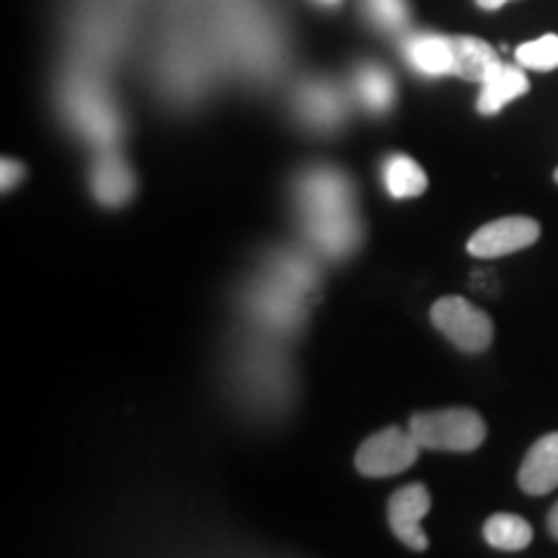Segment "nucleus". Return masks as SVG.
Returning a JSON list of instances; mask_svg holds the SVG:
<instances>
[{
    "label": "nucleus",
    "instance_id": "f257e3e1",
    "mask_svg": "<svg viewBox=\"0 0 558 558\" xmlns=\"http://www.w3.org/2000/svg\"><path fill=\"white\" fill-rule=\"evenodd\" d=\"M411 435L427 450L471 452L484 445L486 424L471 409H445L414 414L409 424Z\"/></svg>",
    "mask_w": 558,
    "mask_h": 558
},
{
    "label": "nucleus",
    "instance_id": "f03ea898",
    "mask_svg": "<svg viewBox=\"0 0 558 558\" xmlns=\"http://www.w3.org/2000/svg\"><path fill=\"white\" fill-rule=\"evenodd\" d=\"M432 324L463 352H484L494 339V324L471 300L450 295L432 305Z\"/></svg>",
    "mask_w": 558,
    "mask_h": 558
},
{
    "label": "nucleus",
    "instance_id": "7ed1b4c3",
    "mask_svg": "<svg viewBox=\"0 0 558 558\" xmlns=\"http://www.w3.org/2000/svg\"><path fill=\"white\" fill-rule=\"evenodd\" d=\"M418 448L422 445L416 442L411 429L388 427L360 445L354 465L367 478H388L411 469L418 458Z\"/></svg>",
    "mask_w": 558,
    "mask_h": 558
},
{
    "label": "nucleus",
    "instance_id": "20e7f679",
    "mask_svg": "<svg viewBox=\"0 0 558 558\" xmlns=\"http://www.w3.org/2000/svg\"><path fill=\"white\" fill-rule=\"evenodd\" d=\"M541 235V226L533 218H522V215H512V218H499L494 222H486L478 228L469 241V254L476 259H499V256L514 254L533 246Z\"/></svg>",
    "mask_w": 558,
    "mask_h": 558
},
{
    "label": "nucleus",
    "instance_id": "39448f33",
    "mask_svg": "<svg viewBox=\"0 0 558 558\" xmlns=\"http://www.w3.org/2000/svg\"><path fill=\"white\" fill-rule=\"evenodd\" d=\"M429 492L422 484H409L399 488L388 501V522L393 527L396 538L411 550H424L429 546L427 535L418 527L422 518H427L429 512Z\"/></svg>",
    "mask_w": 558,
    "mask_h": 558
},
{
    "label": "nucleus",
    "instance_id": "423d86ee",
    "mask_svg": "<svg viewBox=\"0 0 558 558\" xmlns=\"http://www.w3.org/2000/svg\"><path fill=\"white\" fill-rule=\"evenodd\" d=\"M300 197L308 213V222L349 215V205H352V190H349L347 179L333 171L308 173L300 186Z\"/></svg>",
    "mask_w": 558,
    "mask_h": 558
},
{
    "label": "nucleus",
    "instance_id": "0eeeda50",
    "mask_svg": "<svg viewBox=\"0 0 558 558\" xmlns=\"http://www.w3.org/2000/svg\"><path fill=\"white\" fill-rule=\"evenodd\" d=\"M520 488L533 497L550 494L558 486V432L541 437L520 465Z\"/></svg>",
    "mask_w": 558,
    "mask_h": 558
},
{
    "label": "nucleus",
    "instance_id": "6e6552de",
    "mask_svg": "<svg viewBox=\"0 0 558 558\" xmlns=\"http://www.w3.org/2000/svg\"><path fill=\"white\" fill-rule=\"evenodd\" d=\"M501 65L497 50L478 37H452V73L471 83H484Z\"/></svg>",
    "mask_w": 558,
    "mask_h": 558
},
{
    "label": "nucleus",
    "instance_id": "1a4fd4ad",
    "mask_svg": "<svg viewBox=\"0 0 558 558\" xmlns=\"http://www.w3.org/2000/svg\"><path fill=\"white\" fill-rule=\"evenodd\" d=\"M411 68L424 75H450L452 73V37L442 34H414L403 45Z\"/></svg>",
    "mask_w": 558,
    "mask_h": 558
},
{
    "label": "nucleus",
    "instance_id": "9d476101",
    "mask_svg": "<svg viewBox=\"0 0 558 558\" xmlns=\"http://www.w3.org/2000/svg\"><path fill=\"white\" fill-rule=\"evenodd\" d=\"M527 90H530V81L527 75L522 73V65L512 68L501 62V65L484 81V88H481V96H478V111L486 117L497 114V111L505 109L509 101L525 96Z\"/></svg>",
    "mask_w": 558,
    "mask_h": 558
},
{
    "label": "nucleus",
    "instance_id": "9b49d317",
    "mask_svg": "<svg viewBox=\"0 0 558 558\" xmlns=\"http://www.w3.org/2000/svg\"><path fill=\"white\" fill-rule=\"evenodd\" d=\"M90 190L104 205L114 207L130 199L132 190H135V179L122 158L117 156H101L94 166V177H90Z\"/></svg>",
    "mask_w": 558,
    "mask_h": 558
},
{
    "label": "nucleus",
    "instance_id": "f8f14e48",
    "mask_svg": "<svg viewBox=\"0 0 558 558\" xmlns=\"http://www.w3.org/2000/svg\"><path fill=\"white\" fill-rule=\"evenodd\" d=\"M383 177H386V190L396 199L418 197L427 190V173L418 169L416 160H411L409 156H390Z\"/></svg>",
    "mask_w": 558,
    "mask_h": 558
},
{
    "label": "nucleus",
    "instance_id": "ddd939ff",
    "mask_svg": "<svg viewBox=\"0 0 558 558\" xmlns=\"http://www.w3.org/2000/svg\"><path fill=\"white\" fill-rule=\"evenodd\" d=\"M484 538L492 548L499 550H522L533 541V527L518 514H494L486 520L484 525Z\"/></svg>",
    "mask_w": 558,
    "mask_h": 558
},
{
    "label": "nucleus",
    "instance_id": "4468645a",
    "mask_svg": "<svg viewBox=\"0 0 558 558\" xmlns=\"http://www.w3.org/2000/svg\"><path fill=\"white\" fill-rule=\"evenodd\" d=\"M357 88H360L362 101H365V107L369 111H386L390 104H393V96H396L393 78L388 75V70H383L378 65H367L360 70Z\"/></svg>",
    "mask_w": 558,
    "mask_h": 558
},
{
    "label": "nucleus",
    "instance_id": "2eb2a0df",
    "mask_svg": "<svg viewBox=\"0 0 558 558\" xmlns=\"http://www.w3.org/2000/svg\"><path fill=\"white\" fill-rule=\"evenodd\" d=\"M514 58L522 68L527 70H556L558 68V34H546V37L525 41L518 47Z\"/></svg>",
    "mask_w": 558,
    "mask_h": 558
},
{
    "label": "nucleus",
    "instance_id": "dca6fc26",
    "mask_svg": "<svg viewBox=\"0 0 558 558\" xmlns=\"http://www.w3.org/2000/svg\"><path fill=\"white\" fill-rule=\"evenodd\" d=\"M367 13L386 29H401L409 21L407 0H365Z\"/></svg>",
    "mask_w": 558,
    "mask_h": 558
},
{
    "label": "nucleus",
    "instance_id": "f3484780",
    "mask_svg": "<svg viewBox=\"0 0 558 558\" xmlns=\"http://www.w3.org/2000/svg\"><path fill=\"white\" fill-rule=\"evenodd\" d=\"M308 114L316 117L318 122L337 120L339 104L333 96H329V90H313V94L308 96Z\"/></svg>",
    "mask_w": 558,
    "mask_h": 558
},
{
    "label": "nucleus",
    "instance_id": "a211bd4d",
    "mask_svg": "<svg viewBox=\"0 0 558 558\" xmlns=\"http://www.w3.org/2000/svg\"><path fill=\"white\" fill-rule=\"evenodd\" d=\"M21 173H24V169H21L16 160H9V158L3 160V192H9L11 186L19 184Z\"/></svg>",
    "mask_w": 558,
    "mask_h": 558
},
{
    "label": "nucleus",
    "instance_id": "6ab92c4d",
    "mask_svg": "<svg viewBox=\"0 0 558 558\" xmlns=\"http://www.w3.org/2000/svg\"><path fill=\"white\" fill-rule=\"evenodd\" d=\"M476 3H478V9H484V11H497V9H501V5L512 3V0H476Z\"/></svg>",
    "mask_w": 558,
    "mask_h": 558
},
{
    "label": "nucleus",
    "instance_id": "aec40b11",
    "mask_svg": "<svg viewBox=\"0 0 558 558\" xmlns=\"http://www.w3.org/2000/svg\"><path fill=\"white\" fill-rule=\"evenodd\" d=\"M548 530H550V535H554V538L558 541V501H556L554 509H550V514H548Z\"/></svg>",
    "mask_w": 558,
    "mask_h": 558
},
{
    "label": "nucleus",
    "instance_id": "412c9836",
    "mask_svg": "<svg viewBox=\"0 0 558 558\" xmlns=\"http://www.w3.org/2000/svg\"><path fill=\"white\" fill-rule=\"evenodd\" d=\"M324 3H339V0H324Z\"/></svg>",
    "mask_w": 558,
    "mask_h": 558
},
{
    "label": "nucleus",
    "instance_id": "4be33fe9",
    "mask_svg": "<svg viewBox=\"0 0 558 558\" xmlns=\"http://www.w3.org/2000/svg\"><path fill=\"white\" fill-rule=\"evenodd\" d=\"M556 184H558V169H556Z\"/></svg>",
    "mask_w": 558,
    "mask_h": 558
}]
</instances>
